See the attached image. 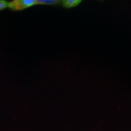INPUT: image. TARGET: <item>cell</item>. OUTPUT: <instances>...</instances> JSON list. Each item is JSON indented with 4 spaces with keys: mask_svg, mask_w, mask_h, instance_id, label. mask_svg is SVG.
<instances>
[{
    "mask_svg": "<svg viewBox=\"0 0 131 131\" xmlns=\"http://www.w3.org/2000/svg\"><path fill=\"white\" fill-rule=\"evenodd\" d=\"M82 0H62L64 7L66 8H71L78 6Z\"/></svg>",
    "mask_w": 131,
    "mask_h": 131,
    "instance_id": "2",
    "label": "cell"
},
{
    "mask_svg": "<svg viewBox=\"0 0 131 131\" xmlns=\"http://www.w3.org/2000/svg\"><path fill=\"white\" fill-rule=\"evenodd\" d=\"M9 6V3L4 0H0V10H4Z\"/></svg>",
    "mask_w": 131,
    "mask_h": 131,
    "instance_id": "4",
    "label": "cell"
},
{
    "mask_svg": "<svg viewBox=\"0 0 131 131\" xmlns=\"http://www.w3.org/2000/svg\"><path fill=\"white\" fill-rule=\"evenodd\" d=\"M60 0H35L37 4H55Z\"/></svg>",
    "mask_w": 131,
    "mask_h": 131,
    "instance_id": "3",
    "label": "cell"
},
{
    "mask_svg": "<svg viewBox=\"0 0 131 131\" xmlns=\"http://www.w3.org/2000/svg\"><path fill=\"white\" fill-rule=\"evenodd\" d=\"M37 4L35 0H13L9 3V9L14 11L22 10Z\"/></svg>",
    "mask_w": 131,
    "mask_h": 131,
    "instance_id": "1",
    "label": "cell"
}]
</instances>
